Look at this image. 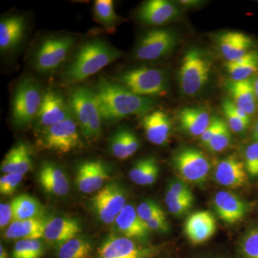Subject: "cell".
Here are the masks:
<instances>
[{"instance_id": "obj_1", "label": "cell", "mask_w": 258, "mask_h": 258, "mask_svg": "<svg viewBox=\"0 0 258 258\" xmlns=\"http://www.w3.org/2000/svg\"><path fill=\"white\" fill-rule=\"evenodd\" d=\"M102 120L114 121L132 115H146L155 105L152 98L139 96L117 82L101 79L93 90Z\"/></svg>"}, {"instance_id": "obj_2", "label": "cell", "mask_w": 258, "mask_h": 258, "mask_svg": "<svg viewBox=\"0 0 258 258\" xmlns=\"http://www.w3.org/2000/svg\"><path fill=\"white\" fill-rule=\"evenodd\" d=\"M121 54L101 39L89 40L80 47L62 73V82L66 85L83 82L119 58Z\"/></svg>"}, {"instance_id": "obj_3", "label": "cell", "mask_w": 258, "mask_h": 258, "mask_svg": "<svg viewBox=\"0 0 258 258\" xmlns=\"http://www.w3.org/2000/svg\"><path fill=\"white\" fill-rule=\"evenodd\" d=\"M69 106L83 136L88 139H98L103 120L93 90L85 86L76 88L70 97Z\"/></svg>"}, {"instance_id": "obj_4", "label": "cell", "mask_w": 258, "mask_h": 258, "mask_svg": "<svg viewBox=\"0 0 258 258\" xmlns=\"http://www.w3.org/2000/svg\"><path fill=\"white\" fill-rule=\"evenodd\" d=\"M117 83L139 96L149 97L164 95L167 90V77L162 70L138 67L123 71L115 78Z\"/></svg>"}, {"instance_id": "obj_5", "label": "cell", "mask_w": 258, "mask_h": 258, "mask_svg": "<svg viewBox=\"0 0 258 258\" xmlns=\"http://www.w3.org/2000/svg\"><path fill=\"white\" fill-rule=\"evenodd\" d=\"M42 97L40 85L31 78L18 83L12 105V120L15 126H26L36 118Z\"/></svg>"}, {"instance_id": "obj_6", "label": "cell", "mask_w": 258, "mask_h": 258, "mask_svg": "<svg viewBox=\"0 0 258 258\" xmlns=\"http://www.w3.org/2000/svg\"><path fill=\"white\" fill-rule=\"evenodd\" d=\"M211 64L206 56L198 49H191L184 54L179 71L181 91L186 96H195L208 82Z\"/></svg>"}, {"instance_id": "obj_7", "label": "cell", "mask_w": 258, "mask_h": 258, "mask_svg": "<svg viewBox=\"0 0 258 258\" xmlns=\"http://www.w3.org/2000/svg\"><path fill=\"white\" fill-rule=\"evenodd\" d=\"M39 147L60 154H67L81 144L77 123L74 115L40 132Z\"/></svg>"}, {"instance_id": "obj_8", "label": "cell", "mask_w": 258, "mask_h": 258, "mask_svg": "<svg viewBox=\"0 0 258 258\" xmlns=\"http://www.w3.org/2000/svg\"><path fill=\"white\" fill-rule=\"evenodd\" d=\"M75 45L71 36H54L45 39L34 58V67L42 74L50 73L63 63Z\"/></svg>"}, {"instance_id": "obj_9", "label": "cell", "mask_w": 258, "mask_h": 258, "mask_svg": "<svg viewBox=\"0 0 258 258\" xmlns=\"http://www.w3.org/2000/svg\"><path fill=\"white\" fill-rule=\"evenodd\" d=\"M172 162L178 174L185 181L201 184L208 179L210 161L203 152L195 148L180 149L173 157Z\"/></svg>"}, {"instance_id": "obj_10", "label": "cell", "mask_w": 258, "mask_h": 258, "mask_svg": "<svg viewBox=\"0 0 258 258\" xmlns=\"http://www.w3.org/2000/svg\"><path fill=\"white\" fill-rule=\"evenodd\" d=\"M176 40L174 32L166 29H154L140 39L134 55L140 60H158L174 50Z\"/></svg>"}, {"instance_id": "obj_11", "label": "cell", "mask_w": 258, "mask_h": 258, "mask_svg": "<svg viewBox=\"0 0 258 258\" xmlns=\"http://www.w3.org/2000/svg\"><path fill=\"white\" fill-rule=\"evenodd\" d=\"M125 205L124 189L115 181L102 187L92 199V207L97 216L106 224L114 222Z\"/></svg>"}, {"instance_id": "obj_12", "label": "cell", "mask_w": 258, "mask_h": 258, "mask_svg": "<svg viewBox=\"0 0 258 258\" xmlns=\"http://www.w3.org/2000/svg\"><path fill=\"white\" fill-rule=\"evenodd\" d=\"M71 115V107L66 103L60 93L53 90H47L42 97L41 106L35 118V126L40 132L62 121Z\"/></svg>"}, {"instance_id": "obj_13", "label": "cell", "mask_w": 258, "mask_h": 258, "mask_svg": "<svg viewBox=\"0 0 258 258\" xmlns=\"http://www.w3.org/2000/svg\"><path fill=\"white\" fill-rule=\"evenodd\" d=\"M109 178L108 169L101 161H84L78 167L76 184L81 192L99 191Z\"/></svg>"}, {"instance_id": "obj_14", "label": "cell", "mask_w": 258, "mask_h": 258, "mask_svg": "<svg viewBox=\"0 0 258 258\" xmlns=\"http://www.w3.org/2000/svg\"><path fill=\"white\" fill-rule=\"evenodd\" d=\"M179 13V8L170 1L150 0L139 8L137 17L146 25L158 26L174 20Z\"/></svg>"}, {"instance_id": "obj_15", "label": "cell", "mask_w": 258, "mask_h": 258, "mask_svg": "<svg viewBox=\"0 0 258 258\" xmlns=\"http://www.w3.org/2000/svg\"><path fill=\"white\" fill-rule=\"evenodd\" d=\"M216 230L215 217L208 211L195 212L185 222V233L194 244L205 243L215 235Z\"/></svg>"}, {"instance_id": "obj_16", "label": "cell", "mask_w": 258, "mask_h": 258, "mask_svg": "<svg viewBox=\"0 0 258 258\" xmlns=\"http://www.w3.org/2000/svg\"><path fill=\"white\" fill-rule=\"evenodd\" d=\"M247 173L243 163L231 156L222 159L217 164L215 178L218 184L237 189L247 183Z\"/></svg>"}, {"instance_id": "obj_17", "label": "cell", "mask_w": 258, "mask_h": 258, "mask_svg": "<svg viewBox=\"0 0 258 258\" xmlns=\"http://www.w3.org/2000/svg\"><path fill=\"white\" fill-rule=\"evenodd\" d=\"M37 178L39 184L45 192L57 197L66 196L69 193L68 176L60 166L54 163H43L39 170Z\"/></svg>"}, {"instance_id": "obj_18", "label": "cell", "mask_w": 258, "mask_h": 258, "mask_svg": "<svg viewBox=\"0 0 258 258\" xmlns=\"http://www.w3.org/2000/svg\"><path fill=\"white\" fill-rule=\"evenodd\" d=\"M214 206L219 217L227 224L240 221L247 212L244 202L230 191H218L214 198Z\"/></svg>"}, {"instance_id": "obj_19", "label": "cell", "mask_w": 258, "mask_h": 258, "mask_svg": "<svg viewBox=\"0 0 258 258\" xmlns=\"http://www.w3.org/2000/svg\"><path fill=\"white\" fill-rule=\"evenodd\" d=\"M26 20L22 15H12L0 22V50L2 53L14 50L23 40Z\"/></svg>"}, {"instance_id": "obj_20", "label": "cell", "mask_w": 258, "mask_h": 258, "mask_svg": "<svg viewBox=\"0 0 258 258\" xmlns=\"http://www.w3.org/2000/svg\"><path fill=\"white\" fill-rule=\"evenodd\" d=\"M142 126L151 143L163 145L166 143L170 135L171 122L165 112L157 110L144 115Z\"/></svg>"}, {"instance_id": "obj_21", "label": "cell", "mask_w": 258, "mask_h": 258, "mask_svg": "<svg viewBox=\"0 0 258 258\" xmlns=\"http://www.w3.org/2000/svg\"><path fill=\"white\" fill-rule=\"evenodd\" d=\"M81 232V225L74 219L54 217L47 220L44 232V238L52 243H64L77 237Z\"/></svg>"}, {"instance_id": "obj_22", "label": "cell", "mask_w": 258, "mask_h": 258, "mask_svg": "<svg viewBox=\"0 0 258 258\" xmlns=\"http://www.w3.org/2000/svg\"><path fill=\"white\" fill-rule=\"evenodd\" d=\"M144 251L132 239L111 236L98 251V258H143Z\"/></svg>"}, {"instance_id": "obj_23", "label": "cell", "mask_w": 258, "mask_h": 258, "mask_svg": "<svg viewBox=\"0 0 258 258\" xmlns=\"http://www.w3.org/2000/svg\"><path fill=\"white\" fill-rule=\"evenodd\" d=\"M254 80L252 77L242 81H227V89L232 97V101L236 106L243 110L249 115L253 114L256 110V97Z\"/></svg>"}, {"instance_id": "obj_24", "label": "cell", "mask_w": 258, "mask_h": 258, "mask_svg": "<svg viewBox=\"0 0 258 258\" xmlns=\"http://www.w3.org/2000/svg\"><path fill=\"white\" fill-rule=\"evenodd\" d=\"M120 232L128 238H143L147 235L149 229L137 214V209L126 205L115 220Z\"/></svg>"}, {"instance_id": "obj_25", "label": "cell", "mask_w": 258, "mask_h": 258, "mask_svg": "<svg viewBox=\"0 0 258 258\" xmlns=\"http://www.w3.org/2000/svg\"><path fill=\"white\" fill-rule=\"evenodd\" d=\"M178 118L184 132L193 137H201L210 124L212 117L200 107H186L180 110Z\"/></svg>"}, {"instance_id": "obj_26", "label": "cell", "mask_w": 258, "mask_h": 258, "mask_svg": "<svg viewBox=\"0 0 258 258\" xmlns=\"http://www.w3.org/2000/svg\"><path fill=\"white\" fill-rule=\"evenodd\" d=\"M47 220L42 218L30 219L24 221H13L4 234L7 240H40L44 237Z\"/></svg>"}, {"instance_id": "obj_27", "label": "cell", "mask_w": 258, "mask_h": 258, "mask_svg": "<svg viewBox=\"0 0 258 258\" xmlns=\"http://www.w3.org/2000/svg\"><path fill=\"white\" fill-rule=\"evenodd\" d=\"M13 222L41 218L44 209L36 198L28 195H21L12 201Z\"/></svg>"}, {"instance_id": "obj_28", "label": "cell", "mask_w": 258, "mask_h": 258, "mask_svg": "<svg viewBox=\"0 0 258 258\" xmlns=\"http://www.w3.org/2000/svg\"><path fill=\"white\" fill-rule=\"evenodd\" d=\"M227 72L234 81H242L253 77L258 71V51H249L237 60L227 62Z\"/></svg>"}, {"instance_id": "obj_29", "label": "cell", "mask_w": 258, "mask_h": 258, "mask_svg": "<svg viewBox=\"0 0 258 258\" xmlns=\"http://www.w3.org/2000/svg\"><path fill=\"white\" fill-rule=\"evenodd\" d=\"M159 166L154 157H146L136 162L129 171L132 182L142 186L152 185L159 176Z\"/></svg>"}, {"instance_id": "obj_30", "label": "cell", "mask_w": 258, "mask_h": 258, "mask_svg": "<svg viewBox=\"0 0 258 258\" xmlns=\"http://www.w3.org/2000/svg\"><path fill=\"white\" fill-rule=\"evenodd\" d=\"M92 252L89 241L76 237L61 244L59 247L58 258H88Z\"/></svg>"}, {"instance_id": "obj_31", "label": "cell", "mask_w": 258, "mask_h": 258, "mask_svg": "<svg viewBox=\"0 0 258 258\" xmlns=\"http://www.w3.org/2000/svg\"><path fill=\"white\" fill-rule=\"evenodd\" d=\"M93 13L97 21L107 30H113L119 20L111 0H97L94 3Z\"/></svg>"}, {"instance_id": "obj_32", "label": "cell", "mask_w": 258, "mask_h": 258, "mask_svg": "<svg viewBox=\"0 0 258 258\" xmlns=\"http://www.w3.org/2000/svg\"><path fill=\"white\" fill-rule=\"evenodd\" d=\"M43 244L39 240H20L15 244L13 258H41Z\"/></svg>"}, {"instance_id": "obj_33", "label": "cell", "mask_w": 258, "mask_h": 258, "mask_svg": "<svg viewBox=\"0 0 258 258\" xmlns=\"http://www.w3.org/2000/svg\"><path fill=\"white\" fill-rule=\"evenodd\" d=\"M222 111L227 120V125L231 131L235 133H240L247 128L249 121L241 118L240 115L236 113L232 100L230 98H225L222 101Z\"/></svg>"}, {"instance_id": "obj_34", "label": "cell", "mask_w": 258, "mask_h": 258, "mask_svg": "<svg viewBox=\"0 0 258 258\" xmlns=\"http://www.w3.org/2000/svg\"><path fill=\"white\" fill-rule=\"evenodd\" d=\"M193 195L186 197L176 196L169 192H166L165 203L168 210L176 216L186 213L192 206Z\"/></svg>"}, {"instance_id": "obj_35", "label": "cell", "mask_w": 258, "mask_h": 258, "mask_svg": "<svg viewBox=\"0 0 258 258\" xmlns=\"http://www.w3.org/2000/svg\"><path fill=\"white\" fill-rule=\"evenodd\" d=\"M231 140H232V134H231L230 128L223 120L220 129L217 131V133L212 137L206 147L212 152H223L230 145Z\"/></svg>"}, {"instance_id": "obj_36", "label": "cell", "mask_w": 258, "mask_h": 258, "mask_svg": "<svg viewBox=\"0 0 258 258\" xmlns=\"http://www.w3.org/2000/svg\"><path fill=\"white\" fill-rule=\"evenodd\" d=\"M125 128L118 129L110 140V150L117 159H128V150H127L126 139H125Z\"/></svg>"}, {"instance_id": "obj_37", "label": "cell", "mask_w": 258, "mask_h": 258, "mask_svg": "<svg viewBox=\"0 0 258 258\" xmlns=\"http://www.w3.org/2000/svg\"><path fill=\"white\" fill-rule=\"evenodd\" d=\"M243 32L237 31H228L222 33L218 39V45L220 52L225 59L228 57L231 52L243 36Z\"/></svg>"}, {"instance_id": "obj_38", "label": "cell", "mask_w": 258, "mask_h": 258, "mask_svg": "<svg viewBox=\"0 0 258 258\" xmlns=\"http://www.w3.org/2000/svg\"><path fill=\"white\" fill-rule=\"evenodd\" d=\"M15 147L16 149L17 171L18 174L25 175L32 169V162L30 151L23 143L17 144Z\"/></svg>"}, {"instance_id": "obj_39", "label": "cell", "mask_w": 258, "mask_h": 258, "mask_svg": "<svg viewBox=\"0 0 258 258\" xmlns=\"http://www.w3.org/2000/svg\"><path fill=\"white\" fill-rule=\"evenodd\" d=\"M241 251L244 258H258V229L246 234L241 242Z\"/></svg>"}, {"instance_id": "obj_40", "label": "cell", "mask_w": 258, "mask_h": 258, "mask_svg": "<svg viewBox=\"0 0 258 258\" xmlns=\"http://www.w3.org/2000/svg\"><path fill=\"white\" fill-rule=\"evenodd\" d=\"M23 176L18 173L4 174L0 179V193L7 196L13 195L23 181Z\"/></svg>"}, {"instance_id": "obj_41", "label": "cell", "mask_w": 258, "mask_h": 258, "mask_svg": "<svg viewBox=\"0 0 258 258\" xmlns=\"http://www.w3.org/2000/svg\"><path fill=\"white\" fill-rule=\"evenodd\" d=\"M137 214L144 222H147L160 214L164 213L162 209L156 202L146 200L137 207Z\"/></svg>"}, {"instance_id": "obj_42", "label": "cell", "mask_w": 258, "mask_h": 258, "mask_svg": "<svg viewBox=\"0 0 258 258\" xmlns=\"http://www.w3.org/2000/svg\"><path fill=\"white\" fill-rule=\"evenodd\" d=\"M244 166L249 175L258 176V143L249 145L245 151Z\"/></svg>"}, {"instance_id": "obj_43", "label": "cell", "mask_w": 258, "mask_h": 258, "mask_svg": "<svg viewBox=\"0 0 258 258\" xmlns=\"http://www.w3.org/2000/svg\"><path fill=\"white\" fill-rule=\"evenodd\" d=\"M1 171L5 174L17 173L16 149L15 147L10 149L3 159Z\"/></svg>"}, {"instance_id": "obj_44", "label": "cell", "mask_w": 258, "mask_h": 258, "mask_svg": "<svg viewBox=\"0 0 258 258\" xmlns=\"http://www.w3.org/2000/svg\"><path fill=\"white\" fill-rule=\"evenodd\" d=\"M222 122H223V120L221 119L220 117L216 116V115L212 117L210 124H209L208 128L204 132L203 135L201 136V141L203 144H205V146L208 145L212 137L220 129Z\"/></svg>"}, {"instance_id": "obj_45", "label": "cell", "mask_w": 258, "mask_h": 258, "mask_svg": "<svg viewBox=\"0 0 258 258\" xmlns=\"http://www.w3.org/2000/svg\"><path fill=\"white\" fill-rule=\"evenodd\" d=\"M149 230L161 231V232H167L169 227L166 220L165 214L162 213L153 217L150 220L146 222Z\"/></svg>"}, {"instance_id": "obj_46", "label": "cell", "mask_w": 258, "mask_h": 258, "mask_svg": "<svg viewBox=\"0 0 258 258\" xmlns=\"http://www.w3.org/2000/svg\"><path fill=\"white\" fill-rule=\"evenodd\" d=\"M13 222V210L11 204L2 203L0 204V227L3 230Z\"/></svg>"}, {"instance_id": "obj_47", "label": "cell", "mask_w": 258, "mask_h": 258, "mask_svg": "<svg viewBox=\"0 0 258 258\" xmlns=\"http://www.w3.org/2000/svg\"><path fill=\"white\" fill-rule=\"evenodd\" d=\"M167 191L176 196L186 197L193 195L187 185L182 181H174L171 183Z\"/></svg>"}, {"instance_id": "obj_48", "label": "cell", "mask_w": 258, "mask_h": 258, "mask_svg": "<svg viewBox=\"0 0 258 258\" xmlns=\"http://www.w3.org/2000/svg\"><path fill=\"white\" fill-rule=\"evenodd\" d=\"M125 139H126L128 155V157H130L138 151L139 148V139L137 136L128 129L125 130Z\"/></svg>"}, {"instance_id": "obj_49", "label": "cell", "mask_w": 258, "mask_h": 258, "mask_svg": "<svg viewBox=\"0 0 258 258\" xmlns=\"http://www.w3.org/2000/svg\"><path fill=\"white\" fill-rule=\"evenodd\" d=\"M180 3L186 7H194L200 4V2L195 1V0H187V1H180Z\"/></svg>"}, {"instance_id": "obj_50", "label": "cell", "mask_w": 258, "mask_h": 258, "mask_svg": "<svg viewBox=\"0 0 258 258\" xmlns=\"http://www.w3.org/2000/svg\"><path fill=\"white\" fill-rule=\"evenodd\" d=\"M0 258H8V254L3 244L0 245Z\"/></svg>"}, {"instance_id": "obj_51", "label": "cell", "mask_w": 258, "mask_h": 258, "mask_svg": "<svg viewBox=\"0 0 258 258\" xmlns=\"http://www.w3.org/2000/svg\"><path fill=\"white\" fill-rule=\"evenodd\" d=\"M253 137L256 142L258 143V122L254 125V132H253Z\"/></svg>"}, {"instance_id": "obj_52", "label": "cell", "mask_w": 258, "mask_h": 258, "mask_svg": "<svg viewBox=\"0 0 258 258\" xmlns=\"http://www.w3.org/2000/svg\"><path fill=\"white\" fill-rule=\"evenodd\" d=\"M254 91H255L256 97H257V100L258 101V76L254 80Z\"/></svg>"}]
</instances>
